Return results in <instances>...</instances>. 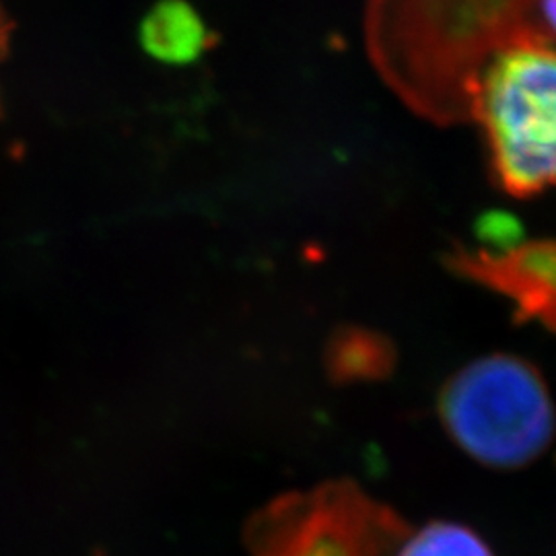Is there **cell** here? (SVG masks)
<instances>
[{
	"label": "cell",
	"instance_id": "obj_4",
	"mask_svg": "<svg viewBox=\"0 0 556 556\" xmlns=\"http://www.w3.org/2000/svg\"><path fill=\"white\" fill-rule=\"evenodd\" d=\"M252 528L256 556H388L406 536L396 514L346 482L282 498Z\"/></svg>",
	"mask_w": 556,
	"mask_h": 556
},
{
	"label": "cell",
	"instance_id": "obj_1",
	"mask_svg": "<svg viewBox=\"0 0 556 556\" xmlns=\"http://www.w3.org/2000/svg\"><path fill=\"white\" fill-rule=\"evenodd\" d=\"M555 0H369L367 52L379 77L420 118L475 122L491 60L528 38H553Z\"/></svg>",
	"mask_w": 556,
	"mask_h": 556
},
{
	"label": "cell",
	"instance_id": "obj_9",
	"mask_svg": "<svg viewBox=\"0 0 556 556\" xmlns=\"http://www.w3.org/2000/svg\"><path fill=\"white\" fill-rule=\"evenodd\" d=\"M478 233L486 243L507 250L516 245V239L521 231H519V223L509 213H486L482 219L478 220Z\"/></svg>",
	"mask_w": 556,
	"mask_h": 556
},
{
	"label": "cell",
	"instance_id": "obj_10",
	"mask_svg": "<svg viewBox=\"0 0 556 556\" xmlns=\"http://www.w3.org/2000/svg\"><path fill=\"white\" fill-rule=\"evenodd\" d=\"M11 34H13V21L9 20V13L4 11V7L0 2V62L9 54Z\"/></svg>",
	"mask_w": 556,
	"mask_h": 556
},
{
	"label": "cell",
	"instance_id": "obj_5",
	"mask_svg": "<svg viewBox=\"0 0 556 556\" xmlns=\"http://www.w3.org/2000/svg\"><path fill=\"white\" fill-rule=\"evenodd\" d=\"M457 275L472 278L516 305L519 321L555 326V245L553 241H526L507 250L468 252L464 248L447 256Z\"/></svg>",
	"mask_w": 556,
	"mask_h": 556
},
{
	"label": "cell",
	"instance_id": "obj_6",
	"mask_svg": "<svg viewBox=\"0 0 556 556\" xmlns=\"http://www.w3.org/2000/svg\"><path fill=\"white\" fill-rule=\"evenodd\" d=\"M139 40L151 59L188 66L215 48L217 36L188 0H160L140 21Z\"/></svg>",
	"mask_w": 556,
	"mask_h": 556
},
{
	"label": "cell",
	"instance_id": "obj_3",
	"mask_svg": "<svg viewBox=\"0 0 556 556\" xmlns=\"http://www.w3.org/2000/svg\"><path fill=\"white\" fill-rule=\"evenodd\" d=\"M439 415L468 456L501 470L542 456L555 425L544 379L514 355H489L462 367L441 390Z\"/></svg>",
	"mask_w": 556,
	"mask_h": 556
},
{
	"label": "cell",
	"instance_id": "obj_2",
	"mask_svg": "<svg viewBox=\"0 0 556 556\" xmlns=\"http://www.w3.org/2000/svg\"><path fill=\"white\" fill-rule=\"evenodd\" d=\"M491 174L503 192L532 199L555 181L556 60L553 38H528L498 52L478 87Z\"/></svg>",
	"mask_w": 556,
	"mask_h": 556
},
{
	"label": "cell",
	"instance_id": "obj_8",
	"mask_svg": "<svg viewBox=\"0 0 556 556\" xmlns=\"http://www.w3.org/2000/svg\"><path fill=\"white\" fill-rule=\"evenodd\" d=\"M396 556H493L475 530L454 521H433L417 532H406Z\"/></svg>",
	"mask_w": 556,
	"mask_h": 556
},
{
	"label": "cell",
	"instance_id": "obj_7",
	"mask_svg": "<svg viewBox=\"0 0 556 556\" xmlns=\"http://www.w3.org/2000/svg\"><path fill=\"white\" fill-rule=\"evenodd\" d=\"M332 376L344 381L386 376L392 367V346L367 330L340 332L328 353Z\"/></svg>",
	"mask_w": 556,
	"mask_h": 556
}]
</instances>
